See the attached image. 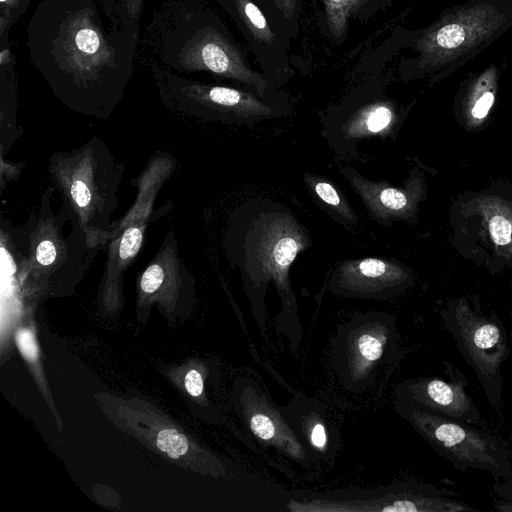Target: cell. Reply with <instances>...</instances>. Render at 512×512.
Here are the masks:
<instances>
[{"label":"cell","mask_w":512,"mask_h":512,"mask_svg":"<svg viewBox=\"0 0 512 512\" xmlns=\"http://www.w3.org/2000/svg\"><path fill=\"white\" fill-rule=\"evenodd\" d=\"M494 506L497 511L512 512V502H509L507 500L499 498L495 500Z\"/></svg>","instance_id":"26"},{"label":"cell","mask_w":512,"mask_h":512,"mask_svg":"<svg viewBox=\"0 0 512 512\" xmlns=\"http://www.w3.org/2000/svg\"><path fill=\"white\" fill-rule=\"evenodd\" d=\"M397 118L396 104L384 94L380 83L370 81L331 109L323 132L331 145L340 140L384 136L395 127Z\"/></svg>","instance_id":"9"},{"label":"cell","mask_w":512,"mask_h":512,"mask_svg":"<svg viewBox=\"0 0 512 512\" xmlns=\"http://www.w3.org/2000/svg\"><path fill=\"white\" fill-rule=\"evenodd\" d=\"M382 342L371 334L362 335L357 342L360 357L367 362L377 360L382 354Z\"/></svg>","instance_id":"19"},{"label":"cell","mask_w":512,"mask_h":512,"mask_svg":"<svg viewBox=\"0 0 512 512\" xmlns=\"http://www.w3.org/2000/svg\"><path fill=\"white\" fill-rule=\"evenodd\" d=\"M242 224L234 261L252 276L286 285L297 255L310 244L307 230L286 208L274 204H249L241 212Z\"/></svg>","instance_id":"3"},{"label":"cell","mask_w":512,"mask_h":512,"mask_svg":"<svg viewBox=\"0 0 512 512\" xmlns=\"http://www.w3.org/2000/svg\"><path fill=\"white\" fill-rule=\"evenodd\" d=\"M335 278L350 291L372 292L402 283L406 273L395 262L371 257L343 262Z\"/></svg>","instance_id":"14"},{"label":"cell","mask_w":512,"mask_h":512,"mask_svg":"<svg viewBox=\"0 0 512 512\" xmlns=\"http://www.w3.org/2000/svg\"><path fill=\"white\" fill-rule=\"evenodd\" d=\"M512 27V0H467L445 9L426 28L412 31L415 52L399 64L402 79L431 75L438 81L495 42Z\"/></svg>","instance_id":"1"},{"label":"cell","mask_w":512,"mask_h":512,"mask_svg":"<svg viewBox=\"0 0 512 512\" xmlns=\"http://www.w3.org/2000/svg\"><path fill=\"white\" fill-rule=\"evenodd\" d=\"M311 441L318 448L324 447L326 443V433L323 425L316 424L311 433Z\"/></svg>","instance_id":"25"},{"label":"cell","mask_w":512,"mask_h":512,"mask_svg":"<svg viewBox=\"0 0 512 512\" xmlns=\"http://www.w3.org/2000/svg\"><path fill=\"white\" fill-rule=\"evenodd\" d=\"M305 182L327 209L335 213L338 221H342L346 225H354L358 222V217L349 202L332 183L311 174H305Z\"/></svg>","instance_id":"15"},{"label":"cell","mask_w":512,"mask_h":512,"mask_svg":"<svg viewBox=\"0 0 512 512\" xmlns=\"http://www.w3.org/2000/svg\"><path fill=\"white\" fill-rule=\"evenodd\" d=\"M253 433L263 439L270 440L275 435V427L272 420L264 414H255L250 420Z\"/></svg>","instance_id":"21"},{"label":"cell","mask_w":512,"mask_h":512,"mask_svg":"<svg viewBox=\"0 0 512 512\" xmlns=\"http://www.w3.org/2000/svg\"><path fill=\"white\" fill-rule=\"evenodd\" d=\"M444 328L472 369L494 409L502 401V365L510 354L507 332L495 314H484L466 299L448 302L441 310Z\"/></svg>","instance_id":"4"},{"label":"cell","mask_w":512,"mask_h":512,"mask_svg":"<svg viewBox=\"0 0 512 512\" xmlns=\"http://www.w3.org/2000/svg\"><path fill=\"white\" fill-rule=\"evenodd\" d=\"M130 1H131V3H132V6H133V2H134V0H130Z\"/></svg>","instance_id":"27"},{"label":"cell","mask_w":512,"mask_h":512,"mask_svg":"<svg viewBox=\"0 0 512 512\" xmlns=\"http://www.w3.org/2000/svg\"><path fill=\"white\" fill-rule=\"evenodd\" d=\"M185 388L187 392L194 397L199 396L203 392V380L201 374L192 369L185 377Z\"/></svg>","instance_id":"23"},{"label":"cell","mask_w":512,"mask_h":512,"mask_svg":"<svg viewBox=\"0 0 512 512\" xmlns=\"http://www.w3.org/2000/svg\"><path fill=\"white\" fill-rule=\"evenodd\" d=\"M43 203L39 218L33 222L28 237L26 263L32 273L49 274L64 266L88 263V251L92 247L83 232L65 238L62 233L64 220L53 216L50 205Z\"/></svg>","instance_id":"10"},{"label":"cell","mask_w":512,"mask_h":512,"mask_svg":"<svg viewBox=\"0 0 512 512\" xmlns=\"http://www.w3.org/2000/svg\"><path fill=\"white\" fill-rule=\"evenodd\" d=\"M16 341L22 354L28 358L35 360L38 356V348L33 333L27 329H21L16 333Z\"/></svg>","instance_id":"22"},{"label":"cell","mask_w":512,"mask_h":512,"mask_svg":"<svg viewBox=\"0 0 512 512\" xmlns=\"http://www.w3.org/2000/svg\"><path fill=\"white\" fill-rule=\"evenodd\" d=\"M492 240L498 245H507L511 241L512 225L502 216H494L489 223Z\"/></svg>","instance_id":"20"},{"label":"cell","mask_w":512,"mask_h":512,"mask_svg":"<svg viewBox=\"0 0 512 512\" xmlns=\"http://www.w3.org/2000/svg\"><path fill=\"white\" fill-rule=\"evenodd\" d=\"M340 171L376 222L387 225L391 220L405 218L412 211L413 195L410 189L368 180L350 167H341Z\"/></svg>","instance_id":"13"},{"label":"cell","mask_w":512,"mask_h":512,"mask_svg":"<svg viewBox=\"0 0 512 512\" xmlns=\"http://www.w3.org/2000/svg\"><path fill=\"white\" fill-rule=\"evenodd\" d=\"M50 171L64 200V213L92 247L104 243L117 205L122 167L98 139L71 152L57 153Z\"/></svg>","instance_id":"2"},{"label":"cell","mask_w":512,"mask_h":512,"mask_svg":"<svg viewBox=\"0 0 512 512\" xmlns=\"http://www.w3.org/2000/svg\"><path fill=\"white\" fill-rule=\"evenodd\" d=\"M492 491L499 498L512 502V477L495 478L492 484Z\"/></svg>","instance_id":"24"},{"label":"cell","mask_w":512,"mask_h":512,"mask_svg":"<svg viewBox=\"0 0 512 512\" xmlns=\"http://www.w3.org/2000/svg\"><path fill=\"white\" fill-rule=\"evenodd\" d=\"M179 106L194 116L225 124L253 125L291 112L284 93L263 97L246 87L194 82L173 86Z\"/></svg>","instance_id":"8"},{"label":"cell","mask_w":512,"mask_h":512,"mask_svg":"<svg viewBox=\"0 0 512 512\" xmlns=\"http://www.w3.org/2000/svg\"><path fill=\"white\" fill-rule=\"evenodd\" d=\"M395 0H312L316 23L330 42L342 45L352 22L366 24Z\"/></svg>","instance_id":"12"},{"label":"cell","mask_w":512,"mask_h":512,"mask_svg":"<svg viewBox=\"0 0 512 512\" xmlns=\"http://www.w3.org/2000/svg\"><path fill=\"white\" fill-rule=\"evenodd\" d=\"M449 380L425 378L411 382L408 392L416 407L445 418L485 428L482 414L467 393L468 380L464 373L449 361H444Z\"/></svg>","instance_id":"11"},{"label":"cell","mask_w":512,"mask_h":512,"mask_svg":"<svg viewBox=\"0 0 512 512\" xmlns=\"http://www.w3.org/2000/svg\"><path fill=\"white\" fill-rule=\"evenodd\" d=\"M68 53L72 54V60L79 62H89V57L97 60L98 55L104 53L101 34L91 25L78 24L74 25V30L70 31L67 36Z\"/></svg>","instance_id":"16"},{"label":"cell","mask_w":512,"mask_h":512,"mask_svg":"<svg viewBox=\"0 0 512 512\" xmlns=\"http://www.w3.org/2000/svg\"><path fill=\"white\" fill-rule=\"evenodd\" d=\"M157 447L171 458L184 455L189 448L186 437L175 429H163L156 437Z\"/></svg>","instance_id":"17"},{"label":"cell","mask_w":512,"mask_h":512,"mask_svg":"<svg viewBox=\"0 0 512 512\" xmlns=\"http://www.w3.org/2000/svg\"><path fill=\"white\" fill-rule=\"evenodd\" d=\"M407 416L432 448L463 473L477 469L494 478L512 477V454L503 439L416 406Z\"/></svg>","instance_id":"5"},{"label":"cell","mask_w":512,"mask_h":512,"mask_svg":"<svg viewBox=\"0 0 512 512\" xmlns=\"http://www.w3.org/2000/svg\"><path fill=\"white\" fill-rule=\"evenodd\" d=\"M244 37L261 72L275 89L293 75L291 30L271 0H217Z\"/></svg>","instance_id":"6"},{"label":"cell","mask_w":512,"mask_h":512,"mask_svg":"<svg viewBox=\"0 0 512 512\" xmlns=\"http://www.w3.org/2000/svg\"><path fill=\"white\" fill-rule=\"evenodd\" d=\"M286 20L293 39H297L301 32V18L303 15V0H271Z\"/></svg>","instance_id":"18"},{"label":"cell","mask_w":512,"mask_h":512,"mask_svg":"<svg viewBox=\"0 0 512 512\" xmlns=\"http://www.w3.org/2000/svg\"><path fill=\"white\" fill-rule=\"evenodd\" d=\"M181 62L189 70L211 72L249 88L263 97L277 94L262 72L252 68L246 49L212 12L203 13L185 46Z\"/></svg>","instance_id":"7"}]
</instances>
